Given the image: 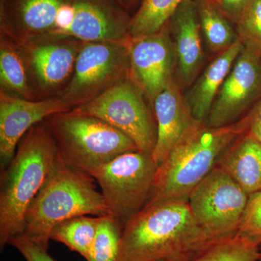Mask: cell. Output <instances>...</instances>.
I'll list each match as a JSON object with an SVG mask.
<instances>
[{
    "label": "cell",
    "instance_id": "obj_16",
    "mask_svg": "<svg viewBox=\"0 0 261 261\" xmlns=\"http://www.w3.org/2000/svg\"><path fill=\"white\" fill-rule=\"evenodd\" d=\"M152 109L157 124V141L152 157L159 166L182 138L201 123L192 116L176 80L156 97Z\"/></svg>",
    "mask_w": 261,
    "mask_h": 261
},
{
    "label": "cell",
    "instance_id": "obj_5",
    "mask_svg": "<svg viewBox=\"0 0 261 261\" xmlns=\"http://www.w3.org/2000/svg\"><path fill=\"white\" fill-rule=\"evenodd\" d=\"M62 161L88 173L123 153L139 150L133 140L97 117L73 109L44 120Z\"/></svg>",
    "mask_w": 261,
    "mask_h": 261
},
{
    "label": "cell",
    "instance_id": "obj_3",
    "mask_svg": "<svg viewBox=\"0 0 261 261\" xmlns=\"http://www.w3.org/2000/svg\"><path fill=\"white\" fill-rule=\"evenodd\" d=\"M95 182L89 173L70 167L59 156L25 213L23 234L48 250L51 230L60 223L77 216L111 215Z\"/></svg>",
    "mask_w": 261,
    "mask_h": 261
},
{
    "label": "cell",
    "instance_id": "obj_27",
    "mask_svg": "<svg viewBox=\"0 0 261 261\" xmlns=\"http://www.w3.org/2000/svg\"><path fill=\"white\" fill-rule=\"evenodd\" d=\"M235 25L242 42L261 51V0H252Z\"/></svg>",
    "mask_w": 261,
    "mask_h": 261
},
{
    "label": "cell",
    "instance_id": "obj_14",
    "mask_svg": "<svg viewBox=\"0 0 261 261\" xmlns=\"http://www.w3.org/2000/svg\"><path fill=\"white\" fill-rule=\"evenodd\" d=\"M69 37L84 42L128 40L132 15L115 0H74Z\"/></svg>",
    "mask_w": 261,
    "mask_h": 261
},
{
    "label": "cell",
    "instance_id": "obj_24",
    "mask_svg": "<svg viewBox=\"0 0 261 261\" xmlns=\"http://www.w3.org/2000/svg\"><path fill=\"white\" fill-rule=\"evenodd\" d=\"M124 225L111 215L100 217L87 261H120Z\"/></svg>",
    "mask_w": 261,
    "mask_h": 261
},
{
    "label": "cell",
    "instance_id": "obj_13",
    "mask_svg": "<svg viewBox=\"0 0 261 261\" xmlns=\"http://www.w3.org/2000/svg\"><path fill=\"white\" fill-rule=\"evenodd\" d=\"M73 108L59 97L30 100L0 92V167L14 158L19 142L34 125L56 113Z\"/></svg>",
    "mask_w": 261,
    "mask_h": 261
},
{
    "label": "cell",
    "instance_id": "obj_19",
    "mask_svg": "<svg viewBox=\"0 0 261 261\" xmlns=\"http://www.w3.org/2000/svg\"><path fill=\"white\" fill-rule=\"evenodd\" d=\"M217 166L248 195L261 190V142L247 132L230 145Z\"/></svg>",
    "mask_w": 261,
    "mask_h": 261
},
{
    "label": "cell",
    "instance_id": "obj_15",
    "mask_svg": "<svg viewBox=\"0 0 261 261\" xmlns=\"http://www.w3.org/2000/svg\"><path fill=\"white\" fill-rule=\"evenodd\" d=\"M71 0H0L1 34L20 43L51 37L58 10Z\"/></svg>",
    "mask_w": 261,
    "mask_h": 261
},
{
    "label": "cell",
    "instance_id": "obj_20",
    "mask_svg": "<svg viewBox=\"0 0 261 261\" xmlns=\"http://www.w3.org/2000/svg\"><path fill=\"white\" fill-rule=\"evenodd\" d=\"M201 32L206 47L219 55L238 42L236 27L213 0H195Z\"/></svg>",
    "mask_w": 261,
    "mask_h": 261
},
{
    "label": "cell",
    "instance_id": "obj_18",
    "mask_svg": "<svg viewBox=\"0 0 261 261\" xmlns=\"http://www.w3.org/2000/svg\"><path fill=\"white\" fill-rule=\"evenodd\" d=\"M243 47V42L239 39L231 47L218 55L185 94L192 116L199 123H205L207 121L220 89Z\"/></svg>",
    "mask_w": 261,
    "mask_h": 261
},
{
    "label": "cell",
    "instance_id": "obj_25",
    "mask_svg": "<svg viewBox=\"0 0 261 261\" xmlns=\"http://www.w3.org/2000/svg\"><path fill=\"white\" fill-rule=\"evenodd\" d=\"M259 257L260 246L236 235L211 247L193 261H257Z\"/></svg>",
    "mask_w": 261,
    "mask_h": 261
},
{
    "label": "cell",
    "instance_id": "obj_32",
    "mask_svg": "<svg viewBox=\"0 0 261 261\" xmlns=\"http://www.w3.org/2000/svg\"><path fill=\"white\" fill-rule=\"evenodd\" d=\"M257 261H261V245L260 246V257H259L258 260Z\"/></svg>",
    "mask_w": 261,
    "mask_h": 261
},
{
    "label": "cell",
    "instance_id": "obj_28",
    "mask_svg": "<svg viewBox=\"0 0 261 261\" xmlns=\"http://www.w3.org/2000/svg\"><path fill=\"white\" fill-rule=\"evenodd\" d=\"M8 245L14 247L25 261H56L48 253V250L39 246L24 234L10 240Z\"/></svg>",
    "mask_w": 261,
    "mask_h": 261
},
{
    "label": "cell",
    "instance_id": "obj_33",
    "mask_svg": "<svg viewBox=\"0 0 261 261\" xmlns=\"http://www.w3.org/2000/svg\"><path fill=\"white\" fill-rule=\"evenodd\" d=\"M155 261H168V260H155Z\"/></svg>",
    "mask_w": 261,
    "mask_h": 261
},
{
    "label": "cell",
    "instance_id": "obj_2",
    "mask_svg": "<svg viewBox=\"0 0 261 261\" xmlns=\"http://www.w3.org/2000/svg\"><path fill=\"white\" fill-rule=\"evenodd\" d=\"M59 158L58 147L44 121L19 142L14 158L0 178V249L23 234L25 215Z\"/></svg>",
    "mask_w": 261,
    "mask_h": 261
},
{
    "label": "cell",
    "instance_id": "obj_30",
    "mask_svg": "<svg viewBox=\"0 0 261 261\" xmlns=\"http://www.w3.org/2000/svg\"><path fill=\"white\" fill-rule=\"evenodd\" d=\"M246 132L261 142V99L245 117Z\"/></svg>",
    "mask_w": 261,
    "mask_h": 261
},
{
    "label": "cell",
    "instance_id": "obj_10",
    "mask_svg": "<svg viewBox=\"0 0 261 261\" xmlns=\"http://www.w3.org/2000/svg\"><path fill=\"white\" fill-rule=\"evenodd\" d=\"M84 42L44 37L18 43L35 100L58 97L69 84Z\"/></svg>",
    "mask_w": 261,
    "mask_h": 261
},
{
    "label": "cell",
    "instance_id": "obj_29",
    "mask_svg": "<svg viewBox=\"0 0 261 261\" xmlns=\"http://www.w3.org/2000/svg\"><path fill=\"white\" fill-rule=\"evenodd\" d=\"M252 0H214V3L220 10L228 17L233 23H238L247 7Z\"/></svg>",
    "mask_w": 261,
    "mask_h": 261
},
{
    "label": "cell",
    "instance_id": "obj_21",
    "mask_svg": "<svg viewBox=\"0 0 261 261\" xmlns=\"http://www.w3.org/2000/svg\"><path fill=\"white\" fill-rule=\"evenodd\" d=\"M0 85L3 93L35 100L18 42L3 34L0 35Z\"/></svg>",
    "mask_w": 261,
    "mask_h": 261
},
{
    "label": "cell",
    "instance_id": "obj_22",
    "mask_svg": "<svg viewBox=\"0 0 261 261\" xmlns=\"http://www.w3.org/2000/svg\"><path fill=\"white\" fill-rule=\"evenodd\" d=\"M185 1L186 0H141L130 19V39L147 37L162 30Z\"/></svg>",
    "mask_w": 261,
    "mask_h": 261
},
{
    "label": "cell",
    "instance_id": "obj_31",
    "mask_svg": "<svg viewBox=\"0 0 261 261\" xmlns=\"http://www.w3.org/2000/svg\"><path fill=\"white\" fill-rule=\"evenodd\" d=\"M115 1L130 13V11L137 7L138 8L141 0H115Z\"/></svg>",
    "mask_w": 261,
    "mask_h": 261
},
{
    "label": "cell",
    "instance_id": "obj_7",
    "mask_svg": "<svg viewBox=\"0 0 261 261\" xmlns=\"http://www.w3.org/2000/svg\"><path fill=\"white\" fill-rule=\"evenodd\" d=\"M75 109L106 122L133 140L141 152L152 155L157 141L153 109L130 77Z\"/></svg>",
    "mask_w": 261,
    "mask_h": 261
},
{
    "label": "cell",
    "instance_id": "obj_1",
    "mask_svg": "<svg viewBox=\"0 0 261 261\" xmlns=\"http://www.w3.org/2000/svg\"><path fill=\"white\" fill-rule=\"evenodd\" d=\"M218 243L196 224L187 199H169L126 223L120 261H193Z\"/></svg>",
    "mask_w": 261,
    "mask_h": 261
},
{
    "label": "cell",
    "instance_id": "obj_26",
    "mask_svg": "<svg viewBox=\"0 0 261 261\" xmlns=\"http://www.w3.org/2000/svg\"><path fill=\"white\" fill-rule=\"evenodd\" d=\"M237 235L260 246L261 190L248 195Z\"/></svg>",
    "mask_w": 261,
    "mask_h": 261
},
{
    "label": "cell",
    "instance_id": "obj_17",
    "mask_svg": "<svg viewBox=\"0 0 261 261\" xmlns=\"http://www.w3.org/2000/svg\"><path fill=\"white\" fill-rule=\"evenodd\" d=\"M176 55L180 87L191 86L204 61L202 32L195 0L184 2L167 24Z\"/></svg>",
    "mask_w": 261,
    "mask_h": 261
},
{
    "label": "cell",
    "instance_id": "obj_6",
    "mask_svg": "<svg viewBox=\"0 0 261 261\" xmlns=\"http://www.w3.org/2000/svg\"><path fill=\"white\" fill-rule=\"evenodd\" d=\"M158 168L151 154L137 150L88 173L99 185L111 216L125 226L147 205Z\"/></svg>",
    "mask_w": 261,
    "mask_h": 261
},
{
    "label": "cell",
    "instance_id": "obj_34",
    "mask_svg": "<svg viewBox=\"0 0 261 261\" xmlns=\"http://www.w3.org/2000/svg\"><path fill=\"white\" fill-rule=\"evenodd\" d=\"M213 1H214V0H213Z\"/></svg>",
    "mask_w": 261,
    "mask_h": 261
},
{
    "label": "cell",
    "instance_id": "obj_4",
    "mask_svg": "<svg viewBox=\"0 0 261 261\" xmlns=\"http://www.w3.org/2000/svg\"><path fill=\"white\" fill-rule=\"evenodd\" d=\"M246 128L245 118L221 128L200 123L192 128L158 168L146 206L169 199L188 200L194 188L217 166L226 149Z\"/></svg>",
    "mask_w": 261,
    "mask_h": 261
},
{
    "label": "cell",
    "instance_id": "obj_23",
    "mask_svg": "<svg viewBox=\"0 0 261 261\" xmlns=\"http://www.w3.org/2000/svg\"><path fill=\"white\" fill-rule=\"evenodd\" d=\"M100 217L81 216L66 220L51 230L50 240L65 245L87 260L97 234Z\"/></svg>",
    "mask_w": 261,
    "mask_h": 261
},
{
    "label": "cell",
    "instance_id": "obj_12",
    "mask_svg": "<svg viewBox=\"0 0 261 261\" xmlns=\"http://www.w3.org/2000/svg\"><path fill=\"white\" fill-rule=\"evenodd\" d=\"M129 77L152 106L154 99L174 81L176 62L167 25L152 35L129 43Z\"/></svg>",
    "mask_w": 261,
    "mask_h": 261
},
{
    "label": "cell",
    "instance_id": "obj_9",
    "mask_svg": "<svg viewBox=\"0 0 261 261\" xmlns=\"http://www.w3.org/2000/svg\"><path fill=\"white\" fill-rule=\"evenodd\" d=\"M248 195L217 166L194 188L188 202L197 226L221 243L236 236Z\"/></svg>",
    "mask_w": 261,
    "mask_h": 261
},
{
    "label": "cell",
    "instance_id": "obj_11",
    "mask_svg": "<svg viewBox=\"0 0 261 261\" xmlns=\"http://www.w3.org/2000/svg\"><path fill=\"white\" fill-rule=\"evenodd\" d=\"M260 99L261 51L251 44H244L215 99L205 125L221 128L233 124Z\"/></svg>",
    "mask_w": 261,
    "mask_h": 261
},
{
    "label": "cell",
    "instance_id": "obj_8",
    "mask_svg": "<svg viewBox=\"0 0 261 261\" xmlns=\"http://www.w3.org/2000/svg\"><path fill=\"white\" fill-rule=\"evenodd\" d=\"M129 40L84 42L71 80L58 97L74 109L128 78Z\"/></svg>",
    "mask_w": 261,
    "mask_h": 261
}]
</instances>
